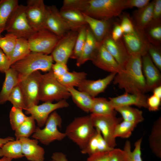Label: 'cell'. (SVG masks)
<instances>
[{"mask_svg":"<svg viewBox=\"0 0 161 161\" xmlns=\"http://www.w3.org/2000/svg\"><path fill=\"white\" fill-rule=\"evenodd\" d=\"M113 80L114 84L126 92L144 94L148 92L142 71V56L130 55L124 68L116 74Z\"/></svg>","mask_w":161,"mask_h":161,"instance_id":"cell-1","label":"cell"},{"mask_svg":"<svg viewBox=\"0 0 161 161\" xmlns=\"http://www.w3.org/2000/svg\"><path fill=\"white\" fill-rule=\"evenodd\" d=\"M126 8V0H80L78 10L93 18L108 20Z\"/></svg>","mask_w":161,"mask_h":161,"instance_id":"cell-2","label":"cell"},{"mask_svg":"<svg viewBox=\"0 0 161 161\" xmlns=\"http://www.w3.org/2000/svg\"><path fill=\"white\" fill-rule=\"evenodd\" d=\"M53 61L51 55L31 52L24 58L12 65L10 68L17 72L19 80L37 71L49 72L51 70Z\"/></svg>","mask_w":161,"mask_h":161,"instance_id":"cell-3","label":"cell"},{"mask_svg":"<svg viewBox=\"0 0 161 161\" xmlns=\"http://www.w3.org/2000/svg\"><path fill=\"white\" fill-rule=\"evenodd\" d=\"M70 97L69 92L54 76L52 70L41 77L39 87V100L43 102L59 101Z\"/></svg>","mask_w":161,"mask_h":161,"instance_id":"cell-4","label":"cell"},{"mask_svg":"<svg viewBox=\"0 0 161 161\" xmlns=\"http://www.w3.org/2000/svg\"><path fill=\"white\" fill-rule=\"evenodd\" d=\"M95 131L89 115L75 118L67 126L64 133L66 137L81 150L85 146Z\"/></svg>","mask_w":161,"mask_h":161,"instance_id":"cell-5","label":"cell"},{"mask_svg":"<svg viewBox=\"0 0 161 161\" xmlns=\"http://www.w3.org/2000/svg\"><path fill=\"white\" fill-rule=\"evenodd\" d=\"M62 123L61 116L55 111L49 115L44 128L36 127L32 137L46 145L55 141L62 140L66 137L65 133L58 129L61 127Z\"/></svg>","mask_w":161,"mask_h":161,"instance_id":"cell-6","label":"cell"},{"mask_svg":"<svg viewBox=\"0 0 161 161\" xmlns=\"http://www.w3.org/2000/svg\"><path fill=\"white\" fill-rule=\"evenodd\" d=\"M5 30L18 38L28 39L35 32L27 18L25 6L19 5L11 14Z\"/></svg>","mask_w":161,"mask_h":161,"instance_id":"cell-7","label":"cell"},{"mask_svg":"<svg viewBox=\"0 0 161 161\" xmlns=\"http://www.w3.org/2000/svg\"><path fill=\"white\" fill-rule=\"evenodd\" d=\"M92 124L98 129L109 145L114 148L116 145L114 133L117 125L121 122L122 118L115 115H101L91 114L90 115Z\"/></svg>","mask_w":161,"mask_h":161,"instance_id":"cell-8","label":"cell"},{"mask_svg":"<svg viewBox=\"0 0 161 161\" xmlns=\"http://www.w3.org/2000/svg\"><path fill=\"white\" fill-rule=\"evenodd\" d=\"M60 38L47 29L36 31L28 39L31 52L49 55Z\"/></svg>","mask_w":161,"mask_h":161,"instance_id":"cell-9","label":"cell"},{"mask_svg":"<svg viewBox=\"0 0 161 161\" xmlns=\"http://www.w3.org/2000/svg\"><path fill=\"white\" fill-rule=\"evenodd\" d=\"M41 75L40 71H37L19 80L18 84L24 97L26 109L38 105L39 101V87Z\"/></svg>","mask_w":161,"mask_h":161,"instance_id":"cell-10","label":"cell"},{"mask_svg":"<svg viewBox=\"0 0 161 161\" xmlns=\"http://www.w3.org/2000/svg\"><path fill=\"white\" fill-rule=\"evenodd\" d=\"M25 12L29 23L35 31L46 29L47 6L43 0H27Z\"/></svg>","mask_w":161,"mask_h":161,"instance_id":"cell-11","label":"cell"},{"mask_svg":"<svg viewBox=\"0 0 161 161\" xmlns=\"http://www.w3.org/2000/svg\"><path fill=\"white\" fill-rule=\"evenodd\" d=\"M69 104L66 100H62L53 103L51 102H44L39 105L32 106L25 110V113L30 114L35 120L38 127L44 126L50 114L56 110L66 108Z\"/></svg>","mask_w":161,"mask_h":161,"instance_id":"cell-12","label":"cell"},{"mask_svg":"<svg viewBox=\"0 0 161 161\" xmlns=\"http://www.w3.org/2000/svg\"><path fill=\"white\" fill-rule=\"evenodd\" d=\"M78 32L70 30L61 37L51 55L55 62L67 64L73 50Z\"/></svg>","mask_w":161,"mask_h":161,"instance_id":"cell-13","label":"cell"},{"mask_svg":"<svg viewBox=\"0 0 161 161\" xmlns=\"http://www.w3.org/2000/svg\"><path fill=\"white\" fill-rule=\"evenodd\" d=\"M122 37L123 43L130 55H137L142 57L148 53L150 43L143 31L137 27L134 33L123 34Z\"/></svg>","mask_w":161,"mask_h":161,"instance_id":"cell-14","label":"cell"},{"mask_svg":"<svg viewBox=\"0 0 161 161\" xmlns=\"http://www.w3.org/2000/svg\"><path fill=\"white\" fill-rule=\"evenodd\" d=\"M91 61L97 67L111 73H119L123 69L101 42L99 43Z\"/></svg>","mask_w":161,"mask_h":161,"instance_id":"cell-15","label":"cell"},{"mask_svg":"<svg viewBox=\"0 0 161 161\" xmlns=\"http://www.w3.org/2000/svg\"><path fill=\"white\" fill-rule=\"evenodd\" d=\"M45 27L60 38L70 30L59 11L54 5L47 6Z\"/></svg>","mask_w":161,"mask_h":161,"instance_id":"cell-16","label":"cell"},{"mask_svg":"<svg viewBox=\"0 0 161 161\" xmlns=\"http://www.w3.org/2000/svg\"><path fill=\"white\" fill-rule=\"evenodd\" d=\"M101 43L120 66L124 68L130 55L121 39L115 41L112 38L111 35L109 34Z\"/></svg>","mask_w":161,"mask_h":161,"instance_id":"cell-17","label":"cell"},{"mask_svg":"<svg viewBox=\"0 0 161 161\" xmlns=\"http://www.w3.org/2000/svg\"><path fill=\"white\" fill-rule=\"evenodd\" d=\"M142 63L147 91L152 90L154 88L161 85L160 70L154 64L148 53L142 57Z\"/></svg>","mask_w":161,"mask_h":161,"instance_id":"cell-18","label":"cell"},{"mask_svg":"<svg viewBox=\"0 0 161 161\" xmlns=\"http://www.w3.org/2000/svg\"><path fill=\"white\" fill-rule=\"evenodd\" d=\"M117 73H111L102 78L96 80H84L78 87V90L85 92L91 97H95L104 92L108 86L113 80Z\"/></svg>","mask_w":161,"mask_h":161,"instance_id":"cell-19","label":"cell"},{"mask_svg":"<svg viewBox=\"0 0 161 161\" xmlns=\"http://www.w3.org/2000/svg\"><path fill=\"white\" fill-rule=\"evenodd\" d=\"M19 140L21 143L23 154L28 160L44 161L45 151L38 145V140L29 138H22Z\"/></svg>","mask_w":161,"mask_h":161,"instance_id":"cell-20","label":"cell"},{"mask_svg":"<svg viewBox=\"0 0 161 161\" xmlns=\"http://www.w3.org/2000/svg\"><path fill=\"white\" fill-rule=\"evenodd\" d=\"M109 100L114 108L134 105L139 107L147 108L146 96L142 94L126 92L116 97H109Z\"/></svg>","mask_w":161,"mask_h":161,"instance_id":"cell-21","label":"cell"},{"mask_svg":"<svg viewBox=\"0 0 161 161\" xmlns=\"http://www.w3.org/2000/svg\"><path fill=\"white\" fill-rule=\"evenodd\" d=\"M89 140L84 148L81 150L83 154L89 155L101 152L110 151L114 148H111L102 136L100 131L97 129Z\"/></svg>","mask_w":161,"mask_h":161,"instance_id":"cell-22","label":"cell"},{"mask_svg":"<svg viewBox=\"0 0 161 161\" xmlns=\"http://www.w3.org/2000/svg\"><path fill=\"white\" fill-rule=\"evenodd\" d=\"M82 13L97 41L98 42H101L109 34L111 26L109 20L98 19Z\"/></svg>","mask_w":161,"mask_h":161,"instance_id":"cell-23","label":"cell"},{"mask_svg":"<svg viewBox=\"0 0 161 161\" xmlns=\"http://www.w3.org/2000/svg\"><path fill=\"white\" fill-rule=\"evenodd\" d=\"M86 38L82 52L77 59L76 65L80 66L89 60H91L99 42L96 39L89 28L87 27Z\"/></svg>","mask_w":161,"mask_h":161,"instance_id":"cell-24","label":"cell"},{"mask_svg":"<svg viewBox=\"0 0 161 161\" xmlns=\"http://www.w3.org/2000/svg\"><path fill=\"white\" fill-rule=\"evenodd\" d=\"M60 14L70 30L78 32L87 23L80 11L75 10H60Z\"/></svg>","mask_w":161,"mask_h":161,"instance_id":"cell-25","label":"cell"},{"mask_svg":"<svg viewBox=\"0 0 161 161\" xmlns=\"http://www.w3.org/2000/svg\"><path fill=\"white\" fill-rule=\"evenodd\" d=\"M4 73L5 80L0 92V105L3 104L7 101L12 91L19 82L18 74L12 68H10Z\"/></svg>","mask_w":161,"mask_h":161,"instance_id":"cell-26","label":"cell"},{"mask_svg":"<svg viewBox=\"0 0 161 161\" xmlns=\"http://www.w3.org/2000/svg\"><path fill=\"white\" fill-rule=\"evenodd\" d=\"M154 2V0L152 1L145 7L138 9L134 12L135 25L141 30L143 31L152 21Z\"/></svg>","mask_w":161,"mask_h":161,"instance_id":"cell-27","label":"cell"},{"mask_svg":"<svg viewBox=\"0 0 161 161\" xmlns=\"http://www.w3.org/2000/svg\"><path fill=\"white\" fill-rule=\"evenodd\" d=\"M73 102L85 112H90L94 97L86 93L76 89L74 87L67 88Z\"/></svg>","mask_w":161,"mask_h":161,"instance_id":"cell-28","label":"cell"},{"mask_svg":"<svg viewBox=\"0 0 161 161\" xmlns=\"http://www.w3.org/2000/svg\"><path fill=\"white\" fill-rule=\"evenodd\" d=\"M150 147L153 153L161 158V118L159 117L153 123L148 138Z\"/></svg>","mask_w":161,"mask_h":161,"instance_id":"cell-29","label":"cell"},{"mask_svg":"<svg viewBox=\"0 0 161 161\" xmlns=\"http://www.w3.org/2000/svg\"><path fill=\"white\" fill-rule=\"evenodd\" d=\"M19 5L17 0H0V36L4 30L9 18Z\"/></svg>","mask_w":161,"mask_h":161,"instance_id":"cell-30","label":"cell"},{"mask_svg":"<svg viewBox=\"0 0 161 161\" xmlns=\"http://www.w3.org/2000/svg\"><path fill=\"white\" fill-rule=\"evenodd\" d=\"M3 157L12 159H19L24 157L19 140L9 141L0 147V157Z\"/></svg>","mask_w":161,"mask_h":161,"instance_id":"cell-31","label":"cell"},{"mask_svg":"<svg viewBox=\"0 0 161 161\" xmlns=\"http://www.w3.org/2000/svg\"><path fill=\"white\" fill-rule=\"evenodd\" d=\"M91 114L101 115H116L117 112L109 100L104 97H94L90 111Z\"/></svg>","mask_w":161,"mask_h":161,"instance_id":"cell-32","label":"cell"},{"mask_svg":"<svg viewBox=\"0 0 161 161\" xmlns=\"http://www.w3.org/2000/svg\"><path fill=\"white\" fill-rule=\"evenodd\" d=\"M31 52L27 39L17 38L14 49L9 59L11 66L24 58Z\"/></svg>","mask_w":161,"mask_h":161,"instance_id":"cell-33","label":"cell"},{"mask_svg":"<svg viewBox=\"0 0 161 161\" xmlns=\"http://www.w3.org/2000/svg\"><path fill=\"white\" fill-rule=\"evenodd\" d=\"M87 74L84 72H68L62 76L56 78L66 88L78 87L82 82L86 79Z\"/></svg>","mask_w":161,"mask_h":161,"instance_id":"cell-34","label":"cell"},{"mask_svg":"<svg viewBox=\"0 0 161 161\" xmlns=\"http://www.w3.org/2000/svg\"><path fill=\"white\" fill-rule=\"evenodd\" d=\"M114 109L116 112L121 114L123 120L138 124L144 120L143 112L138 109L129 106L117 107Z\"/></svg>","mask_w":161,"mask_h":161,"instance_id":"cell-35","label":"cell"},{"mask_svg":"<svg viewBox=\"0 0 161 161\" xmlns=\"http://www.w3.org/2000/svg\"><path fill=\"white\" fill-rule=\"evenodd\" d=\"M143 31L150 44L159 46L161 41V22H151Z\"/></svg>","mask_w":161,"mask_h":161,"instance_id":"cell-36","label":"cell"},{"mask_svg":"<svg viewBox=\"0 0 161 161\" xmlns=\"http://www.w3.org/2000/svg\"><path fill=\"white\" fill-rule=\"evenodd\" d=\"M35 120L31 116H27L24 122L15 131L16 140L29 138L35 132L36 127Z\"/></svg>","mask_w":161,"mask_h":161,"instance_id":"cell-37","label":"cell"},{"mask_svg":"<svg viewBox=\"0 0 161 161\" xmlns=\"http://www.w3.org/2000/svg\"><path fill=\"white\" fill-rule=\"evenodd\" d=\"M142 138L137 140L134 143V148L131 150V145L129 141L127 140L125 143L123 150L126 158V161H143L141 157V144Z\"/></svg>","mask_w":161,"mask_h":161,"instance_id":"cell-38","label":"cell"},{"mask_svg":"<svg viewBox=\"0 0 161 161\" xmlns=\"http://www.w3.org/2000/svg\"><path fill=\"white\" fill-rule=\"evenodd\" d=\"M137 124L124 120L121 121L115 127L114 133V137H120L123 138L129 137Z\"/></svg>","mask_w":161,"mask_h":161,"instance_id":"cell-39","label":"cell"},{"mask_svg":"<svg viewBox=\"0 0 161 161\" xmlns=\"http://www.w3.org/2000/svg\"><path fill=\"white\" fill-rule=\"evenodd\" d=\"M87 28L86 25H84L78 31L75 47L70 58L77 59L80 56L86 40Z\"/></svg>","mask_w":161,"mask_h":161,"instance_id":"cell-40","label":"cell"},{"mask_svg":"<svg viewBox=\"0 0 161 161\" xmlns=\"http://www.w3.org/2000/svg\"><path fill=\"white\" fill-rule=\"evenodd\" d=\"M17 38L15 35L10 33L5 34L4 37L0 36V48L9 59L14 49Z\"/></svg>","mask_w":161,"mask_h":161,"instance_id":"cell-41","label":"cell"},{"mask_svg":"<svg viewBox=\"0 0 161 161\" xmlns=\"http://www.w3.org/2000/svg\"><path fill=\"white\" fill-rule=\"evenodd\" d=\"M13 107L21 108L25 110V105L24 97L21 88L18 84L13 89L8 98Z\"/></svg>","mask_w":161,"mask_h":161,"instance_id":"cell-42","label":"cell"},{"mask_svg":"<svg viewBox=\"0 0 161 161\" xmlns=\"http://www.w3.org/2000/svg\"><path fill=\"white\" fill-rule=\"evenodd\" d=\"M23 109L14 107L10 113V122L12 129L15 130L25 120L27 116L23 113Z\"/></svg>","mask_w":161,"mask_h":161,"instance_id":"cell-43","label":"cell"},{"mask_svg":"<svg viewBox=\"0 0 161 161\" xmlns=\"http://www.w3.org/2000/svg\"><path fill=\"white\" fill-rule=\"evenodd\" d=\"M148 53L154 64L161 71V52L160 47L150 44Z\"/></svg>","mask_w":161,"mask_h":161,"instance_id":"cell-44","label":"cell"},{"mask_svg":"<svg viewBox=\"0 0 161 161\" xmlns=\"http://www.w3.org/2000/svg\"><path fill=\"white\" fill-rule=\"evenodd\" d=\"M120 25L123 34L133 33L136 30V26L131 18L127 16H125L123 17Z\"/></svg>","mask_w":161,"mask_h":161,"instance_id":"cell-45","label":"cell"},{"mask_svg":"<svg viewBox=\"0 0 161 161\" xmlns=\"http://www.w3.org/2000/svg\"><path fill=\"white\" fill-rule=\"evenodd\" d=\"M112 152V150L94 153L89 155L86 161H109Z\"/></svg>","mask_w":161,"mask_h":161,"instance_id":"cell-46","label":"cell"},{"mask_svg":"<svg viewBox=\"0 0 161 161\" xmlns=\"http://www.w3.org/2000/svg\"><path fill=\"white\" fill-rule=\"evenodd\" d=\"M51 70L56 78L62 76L69 71L66 64L59 62L53 64Z\"/></svg>","mask_w":161,"mask_h":161,"instance_id":"cell-47","label":"cell"},{"mask_svg":"<svg viewBox=\"0 0 161 161\" xmlns=\"http://www.w3.org/2000/svg\"><path fill=\"white\" fill-rule=\"evenodd\" d=\"M161 98L153 94L147 98V108L150 111H156L159 109Z\"/></svg>","mask_w":161,"mask_h":161,"instance_id":"cell-48","label":"cell"},{"mask_svg":"<svg viewBox=\"0 0 161 161\" xmlns=\"http://www.w3.org/2000/svg\"><path fill=\"white\" fill-rule=\"evenodd\" d=\"M109 161H126V153L123 150L114 148Z\"/></svg>","mask_w":161,"mask_h":161,"instance_id":"cell-49","label":"cell"},{"mask_svg":"<svg viewBox=\"0 0 161 161\" xmlns=\"http://www.w3.org/2000/svg\"><path fill=\"white\" fill-rule=\"evenodd\" d=\"M161 0H154L151 22H161Z\"/></svg>","mask_w":161,"mask_h":161,"instance_id":"cell-50","label":"cell"},{"mask_svg":"<svg viewBox=\"0 0 161 161\" xmlns=\"http://www.w3.org/2000/svg\"><path fill=\"white\" fill-rule=\"evenodd\" d=\"M10 66L8 58L0 48V72L4 73L10 68Z\"/></svg>","mask_w":161,"mask_h":161,"instance_id":"cell-51","label":"cell"},{"mask_svg":"<svg viewBox=\"0 0 161 161\" xmlns=\"http://www.w3.org/2000/svg\"><path fill=\"white\" fill-rule=\"evenodd\" d=\"M150 2L149 0H126L127 8L136 7L138 9L143 8Z\"/></svg>","mask_w":161,"mask_h":161,"instance_id":"cell-52","label":"cell"},{"mask_svg":"<svg viewBox=\"0 0 161 161\" xmlns=\"http://www.w3.org/2000/svg\"><path fill=\"white\" fill-rule=\"evenodd\" d=\"M123 34V32L120 24H117L114 25L111 36L112 38L115 41L121 39Z\"/></svg>","mask_w":161,"mask_h":161,"instance_id":"cell-53","label":"cell"},{"mask_svg":"<svg viewBox=\"0 0 161 161\" xmlns=\"http://www.w3.org/2000/svg\"><path fill=\"white\" fill-rule=\"evenodd\" d=\"M52 160L54 161H68L66 155L63 152H54L52 156Z\"/></svg>","mask_w":161,"mask_h":161,"instance_id":"cell-54","label":"cell"},{"mask_svg":"<svg viewBox=\"0 0 161 161\" xmlns=\"http://www.w3.org/2000/svg\"><path fill=\"white\" fill-rule=\"evenodd\" d=\"M153 94L161 98V86L159 85L154 88L153 90Z\"/></svg>","mask_w":161,"mask_h":161,"instance_id":"cell-55","label":"cell"},{"mask_svg":"<svg viewBox=\"0 0 161 161\" xmlns=\"http://www.w3.org/2000/svg\"><path fill=\"white\" fill-rule=\"evenodd\" d=\"M14 140L15 139L13 137L10 136H8L4 138H0V147L7 142Z\"/></svg>","mask_w":161,"mask_h":161,"instance_id":"cell-56","label":"cell"},{"mask_svg":"<svg viewBox=\"0 0 161 161\" xmlns=\"http://www.w3.org/2000/svg\"><path fill=\"white\" fill-rule=\"evenodd\" d=\"M12 159L5 157H3L0 159V161H12Z\"/></svg>","mask_w":161,"mask_h":161,"instance_id":"cell-57","label":"cell"},{"mask_svg":"<svg viewBox=\"0 0 161 161\" xmlns=\"http://www.w3.org/2000/svg\"><path fill=\"white\" fill-rule=\"evenodd\" d=\"M49 161H54L52 160Z\"/></svg>","mask_w":161,"mask_h":161,"instance_id":"cell-58","label":"cell"}]
</instances>
